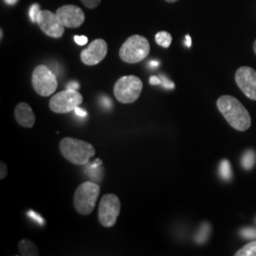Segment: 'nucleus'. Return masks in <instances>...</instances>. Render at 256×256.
Masks as SVG:
<instances>
[{
    "mask_svg": "<svg viewBox=\"0 0 256 256\" xmlns=\"http://www.w3.org/2000/svg\"><path fill=\"white\" fill-rule=\"evenodd\" d=\"M254 50L256 54V40L254 41Z\"/></svg>",
    "mask_w": 256,
    "mask_h": 256,
    "instance_id": "72a5a7b5",
    "label": "nucleus"
},
{
    "mask_svg": "<svg viewBox=\"0 0 256 256\" xmlns=\"http://www.w3.org/2000/svg\"><path fill=\"white\" fill-rule=\"evenodd\" d=\"M156 42L158 46H164L165 48H169L172 43V36L167 32H158L155 36Z\"/></svg>",
    "mask_w": 256,
    "mask_h": 256,
    "instance_id": "dca6fc26",
    "label": "nucleus"
},
{
    "mask_svg": "<svg viewBox=\"0 0 256 256\" xmlns=\"http://www.w3.org/2000/svg\"><path fill=\"white\" fill-rule=\"evenodd\" d=\"M18 248L21 256H36L39 254L36 244L28 239H22L19 242Z\"/></svg>",
    "mask_w": 256,
    "mask_h": 256,
    "instance_id": "4468645a",
    "label": "nucleus"
},
{
    "mask_svg": "<svg viewBox=\"0 0 256 256\" xmlns=\"http://www.w3.org/2000/svg\"><path fill=\"white\" fill-rule=\"evenodd\" d=\"M108 46L104 39H96L81 52V60L86 66H95L101 63L108 54Z\"/></svg>",
    "mask_w": 256,
    "mask_h": 256,
    "instance_id": "9b49d317",
    "label": "nucleus"
},
{
    "mask_svg": "<svg viewBox=\"0 0 256 256\" xmlns=\"http://www.w3.org/2000/svg\"><path fill=\"white\" fill-rule=\"evenodd\" d=\"M240 236L243 238H246V239H256V228H252V227H248V228H244V229L240 230Z\"/></svg>",
    "mask_w": 256,
    "mask_h": 256,
    "instance_id": "aec40b11",
    "label": "nucleus"
},
{
    "mask_svg": "<svg viewBox=\"0 0 256 256\" xmlns=\"http://www.w3.org/2000/svg\"><path fill=\"white\" fill-rule=\"evenodd\" d=\"M56 16L64 28H79L84 22L82 10L75 5H64L57 9Z\"/></svg>",
    "mask_w": 256,
    "mask_h": 256,
    "instance_id": "f8f14e48",
    "label": "nucleus"
},
{
    "mask_svg": "<svg viewBox=\"0 0 256 256\" xmlns=\"http://www.w3.org/2000/svg\"><path fill=\"white\" fill-rule=\"evenodd\" d=\"M160 80H162V86H164L165 88H168V90H172V88H174V82L169 81V80H168L166 77H164V76H162V77L160 78Z\"/></svg>",
    "mask_w": 256,
    "mask_h": 256,
    "instance_id": "b1692460",
    "label": "nucleus"
},
{
    "mask_svg": "<svg viewBox=\"0 0 256 256\" xmlns=\"http://www.w3.org/2000/svg\"><path fill=\"white\" fill-rule=\"evenodd\" d=\"M40 10H41L40 6L38 4H34L30 7V12H28V16H30V18L32 23H36L37 16H38V14L40 12Z\"/></svg>",
    "mask_w": 256,
    "mask_h": 256,
    "instance_id": "412c9836",
    "label": "nucleus"
},
{
    "mask_svg": "<svg viewBox=\"0 0 256 256\" xmlns=\"http://www.w3.org/2000/svg\"><path fill=\"white\" fill-rule=\"evenodd\" d=\"M74 111L76 112V114H77L78 116H81V117H86V111L79 108V106H78L76 110H74Z\"/></svg>",
    "mask_w": 256,
    "mask_h": 256,
    "instance_id": "bb28decb",
    "label": "nucleus"
},
{
    "mask_svg": "<svg viewBox=\"0 0 256 256\" xmlns=\"http://www.w3.org/2000/svg\"></svg>",
    "mask_w": 256,
    "mask_h": 256,
    "instance_id": "f704fd0d",
    "label": "nucleus"
},
{
    "mask_svg": "<svg viewBox=\"0 0 256 256\" xmlns=\"http://www.w3.org/2000/svg\"><path fill=\"white\" fill-rule=\"evenodd\" d=\"M32 84L37 94L43 97L50 96L58 86L55 74L45 64H39L34 70Z\"/></svg>",
    "mask_w": 256,
    "mask_h": 256,
    "instance_id": "423d86ee",
    "label": "nucleus"
},
{
    "mask_svg": "<svg viewBox=\"0 0 256 256\" xmlns=\"http://www.w3.org/2000/svg\"><path fill=\"white\" fill-rule=\"evenodd\" d=\"M166 2H168V3H174V2H176V1H178V0H165Z\"/></svg>",
    "mask_w": 256,
    "mask_h": 256,
    "instance_id": "473e14b6",
    "label": "nucleus"
},
{
    "mask_svg": "<svg viewBox=\"0 0 256 256\" xmlns=\"http://www.w3.org/2000/svg\"><path fill=\"white\" fill-rule=\"evenodd\" d=\"M100 192L101 187L97 183L86 182L80 184L74 196V207L77 212L82 216L90 214L94 210Z\"/></svg>",
    "mask_w": 256,
    "mask_h": 256,
    "instance_id": "7ed1b4c3",
    "label": "nucleus"
},
{
    "mask_svg": "<svg viewBox=\"0 0 256 256\" xmlns=\"http://www.w3.org/2000/svg\"><path fill=\"white\" fill-rule=\"evenodd\" d=\"M36 214H32V212H28V216H32V218H36L37 221H38L39 223H42V222H43V220L39 218H38L37 216H36Z\"/></svg>",
    "mask_w": 256,
    "mask_h": 256,
    "instance_id": "c756f323",
    "label": "nucleus"
},
{
    "mask_svg": "<svg viewBox=\"0 0 256 256\" xmlns=\"http://www.w3.org/2000/svg\"><path fill=\"white\" fill-rule=\"evenodd\" d=\"M59 149L64 158L75 165L86 164L95 155V149L90 144L74 138H62Z\"/></svg>",
    "mask_w": 256,
    "mask_h": 256,
    "instance_id": "f03ea898",
    "label": "nucleus"
},
{
    "mask_svg": "<svg viewBox=\"0 0 256 256\" xmlns=\"http://www.w3.org/2000/svg\"><path fill=\"white\" fill-rule=\"evenodd\" d=\"M150 84H153V86H155V84H162V80H160V78H158V77H156V76H151V78H150Z\"/></svg>",
    "mask_w": 256,
    "mask_h": 256,
    "instance_id": "a878e982",
    "label": "nucleus"
},
{
    "mask_svg": "<svg viewBox=\"0 0 256 256\" xmlns=\"http://www.w3.org/2000/svg\"><path fill=\"white\" fill-rule=\"evenodd\" d=\"M14 118L23 128H32L36 124V115L27 102H19L16 106Z\"/></svg>",
    "mask_w": 256,
    "mask_h": 256,
    "instance_id": "ddd939ff",
    "label": "nucleus"
},
{
    "mask_svg": "<svg viewBox=\"0 0 256 256\" xmlns=\"http://www.w3.org/2000/svg\"><path fill=\"white\" fill-rule=\"evenodd\" d=\"M158 62H154V61H153V62H151V63H150V66H158Z\"/></svg>",
    "mask_w": 256,
    "mask_h": 256,
    "instance_id": "2f4dec72",
    "label": "nucleus"
},
{
    "mask_svg": "<svg viewBox=\"0 0 256 256\" xmlns=\"http://www.w3.org/2000/svg\"><path fill=\"white\" fill-rule=\"evenodd\" d=\"M8 174V169H7V165L5 164L3 162H0V178L4 180Z\"/></svg>",
    "mask_w": 256,
    "mask_h": 256,
    "instance_id": "393cba45",
    "label": "nucleus"
},
{
    "mask_svg": "<svg viewBox=\"0 0 256 256\" xmlns=\"http://www.w3.org/2000/svg\"><path fill=\"white\" fill-rule=\"evenodd\" d=\"M216 106L232 128L238 131H246L250 128V113L236 98L230 95H223L216 101Z\"/></svg>",
    "mask_w": 256,
    "mask_h": 256,
    "instance_id": "f257e3e1",
    "label": "nucleus"
},
{
    "mask_svg": "<svg viewBox=\"0 0 256 256\" xmlns=\"http://www.w3.org/2000/svg\"><path fill=\"white\" fill-rule=\"evenodd\" d=\"M238 88L248 99L256 101V70L250 66H241L236 72Z\"/></svg>",
    "mask_w": 256,
    "mask_h": 256,
    "instance_id": "9d476101",
    "label": "nucleus"
},
{
    "mask_svg": "<svg viewBox=\"0 0 256 256\" xmlns=\"http://www.w3.org/2000/svg\"><path fill=\"white\" fill-rule=\"evenodd\" d=\"M82 102V96L79 92L66 88L54 95L50 100L48 106L55 113L66 114L76 110Z\"/></svg>",
    "mask_w": 256,
    "mask_h": 256,
    "instance_id": "0eeeda50",
    "label": "nucleus"
},
{
    "mask_svg": "<svg viewBox=\"0 0 256 256\" xmlns=\"http://www.w3.org/2000/svg\"><path fill=\"white\" fill-rule=\"evenodd\" d=\"M150 52V44L142 36L129 37L120 48V58L128 64H136L146 58Z\"/></svg>",
    "mask_w": 256,
    "mask_h": 256,
    "instance_id": "20e7f679",
    "label": "nucleus"
},
{
    "mask_svg": "<svg viewBox=\"0 0 256 256\" xmlns=\"http://www.w3.org/2000/svg\"><path fill=\"white\" fill-rule=\"evenodd\" d=\"M210 224L208 223H203L200 227V230L198 232L196 236V241L198 244H203L205 243L208 238L210 236Z\"/></svg>",
    "mask_w": 256,
    "mask_h": 256,
    "instance_id": "f3484780",
    "label": "nucleus"
},
{
    "mask_svg": "<svg viewBox=\"0 0 256 256\" xmlns=\"http://www.w3.org/2000/svg\"><path fill=\"white\" fill-rule=\"evenodd\" d=\"M256 164V153L254 150H248L241 158V165L245 170H250Z\"/></svg>",
    "mask_w": 256,
    "mask_h": 256,
    "instance_id": "2eb2a0df",
    "label": "nucleus"
},
{
    "mask_svg": "<svg viewBox=\"0 0 256 256\" xmlns=\"http://www.w3.org/2000/svg\"><path fill=\"white\" fill-rule=\"evenodd\" d=\"M220 176L224 180H230L232 176V166L227 160H223L220 164Z\"/></svg>",
    "mask_w": 256,
    "mask_h": 256,
    "instance_id": "a211bd4d",
    "label": "nucleus"
},
{
    "mask_svg": "<svg viewBox=\"0 0 256 256\" xmlns=\"http://www.w3.org/2000/svg\"><path fill=\"white\" fill-rule=\"evenodd\" d=\"M236 256H256V240L241 248L236 254Z\"/></svg>",
    "mask_w": 256,
    "mask_h": 256,
    "instance_id": "6ab92c4d",
    "label": "nucleus"
},
{
    "mask_svg": "<svg viewBox=\"0 0 256 256\" xmlns=\"http://www.w3.org/2000/svg\"><path fill=\"white\" fill-rule=\"evenodd\" d=\"M81 1L82 4L88 9H94L98 7L99 4L101 3V0H81Z\"/></svg>",
    "mask_w": 256,
    "mask_h": 256,
    "instance_id": "4be33fe9",
    "label": "nucleus"
},
{
    "mask_svg": "<svg viewBox=\"0 0 256 256\" xmlns=\"http://www.w3.org/2000/svg\"><path fill=\"white\" fill-rule=\"evenodd\" d=\"M185 44H186V46H188V48H190L191 45H192V40H191L190 36H186V37H185Z\"/></svg>",
    "mask_w": 256,
    "mask_h": 256,
    "instance_id": "c85d7f7f",
    "label": "nucleus"
},
{
    "mask_svg": "<svg viewBox=\"0 0 256 256\" xmlns=\"http://www.w3.org/2000/svg\"><path fill=\"white\" fill-rule=\"evenodd\" d=\"M36 23L48 36L60 38L64 34V26L57 18L56 14L50 10H40L37 16Z\"/></svg>",
    "mask_w": 256,
    "mask_h": 256,
    "instance_id": "1a4fd4ad",
    "label": "nucleus"
},
{
    "mask_svg": "<svg viewBox=\"0 0 256 256\" xmlns=\"http://www.w3.org/2000/svg\"><path fill=\"white\" fill-rule=\"evenodd\" d=\"M120 212V198L114 194H106L102 196L99 210L98 218L102 226L106 228L113 227Z\"/></svg>",
    "mask_w": 256,
    "mask_h": 256,
    "instance_id": "6e6552de",
    "label": "nucleus"
},
{
    "mask_svg": "<svg viewBox=\"0 0 256 256\" xmlns=\"http://www.w3.org/2000/svg\"><path fill=\"white\" fill-rule=\"evenodd\" d=\"M68 88L70 90H77L79 88V84L77 82H70L68 84Z\"/></svg>",
    "mask_w": 256,
    "mask_h": 256,
    "instance_id": "cd10ccee",
    "label": "nucleus"
},
{
    "mask_svg": "<svg viewBox=\"0 0 256 256\" xmlns=\"http://www.w3.org/2000/svg\"><path fill=\"white\" fill-rule=\"evenodd\" d=\"M74 41L76 44H78L79 46H84L86 44H88V38L84 36H74Z\"/></svg>",
    "mask_w": 256,
    "mask_h": 256,
    "instance_id": "5701e85b",
    "label": "nucleus"
},
{
    "mask_svg": "<svg viewBox=\"0 0 256 256\" xmlns=\"http://www.w3.org/2000/svg\"><path fill=\"white\" fill-rule=\"evenodd\" d=\"M18 1V0H5V2H6L7 4H9V5H14V4H16Z\"/></svg>",
    "mask_w": 256,
    "mask_h": 256,
    "instance_id": "7c9ffc66",
    "label": "nucleus"
},
{
    "mask_svg": "<svg viewBox=\"0 0 256 256\" xmlns=\"http://www.w3.org/2000/svg\"><path fill=\"white\" fill-rule=\"evenodd\" d=\"M142 88V82L137 76H122L114 86V95L122 104H132L140 96Z\"/></svg>",
    "mask_w": 256,
    "mask_h": 256,
    "instance_id": "39448f33",
    "label": "nucleus"
}]
</instances>
